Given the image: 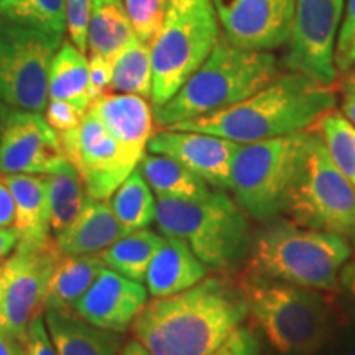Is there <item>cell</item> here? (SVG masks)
Wrapping results in <instances>:
<instances>
[{
  "mask_svg": "<svg viewBox=\"0 0 355 355\" xmlns=\"http://www.w3.org/2000/svg\"><path fill=\"white\" fill-rule=\"evenodd\" d=\"M247 316L237 279L211 275L183 293L146 301L130 329L150 355H211Z\"/></svg>",
  "mask_w": 355,
  "mask_h": 355,
  "instance_id": "1",
  "label": "cell"
},
{
  "mask_svg": "<svg viewBox=\"0 0 355 355\" xmlns=\"http://www.w3.org/2000/svg\"><path fill=\"white\" fill-rule=\"evenodd\" d=\"M336 102L334 89L290 71L232 107L166 128L252 144L308 130L336 107Z\"/></svg>",
  "mask_w": 355,
  "mask_h": 355,
  "instance_id": "2",
  "label": "cell"
},
{
  "mask_svg": "<svg viewBox=\"0 0 355 355\" xmlns=\"http://www.w3.org/2000/svg\"><path fill=\"white\" fill-rule=\"evenodd\" d=\"M277 76V58L272 53L243 50L220 37L180 91L163 105L153 107V122L166 128L229 109Z\"/></svg>",
  "mask_w": 355,
  "mask_h": 355,
  "instance_id": "3",
  "label": "cell"
},
{
  "mask_svg": "<svg viewBox=\"0 0 355 355\" xmlns=\"http://www.w3.org/2000/svg\"><path fill=\"white\" fill-rule=\"evenodd\" d=\"M252 321L278 355H316L331 329V309L313 288L247 268L237 278Z\"/></svg>",
  "mask_w": 355,
  "mask_h": 355,
  "instance_id": "4",
  "label": "cell"
},
{
  "mask_svg": "<svg viewBox=\"0 0 355 355\" xmlns=\"http://www.w3.org/2000/svg\"><path fill=\"white\" fill-rule=\"evenodd\" d=\"M155 222L159 234L184 242L214 270H234L250 254L247 214L222 191L199 199L158 198Z\"/></svg>",
  "mask_w": 355,
  "mask_h": 355,
  "instance_id": "5",
  "label": "cell"
},
{
  "mask_svg": "<svg viewBox=\"0 0 355 355\" xmlns=\"http://www.w3.org/2000/svg\"><path fill=\"white\" fill-rule=\"evenodd\" d=\"M250 254V268L257 273L329 291L337 288L339 272L352 257V247L344 235L272 219L257 230Z\"/></svg>",
  "mask_w": 355,
  "mask_h": 355,
  "instance_id": "6",
  "label": "cell"
},
{
  "mask_svg": "<svg viewBox=\"0 0 355 355\" xmlns=\"http://www.w3.org/2000/svg\"><path fill=\"white\" fill-rule=\"evenodd\" d=\"M309 132L239 144L230 165V191L237 206L257 220L285 214L288 198L303 165Z\"/></svg>",
  "mask_w": 355,
  "mask_h": 355,
  "instance_id": "7",
  "label": "cell"
},
{
  "mask_svg": "<svg viewBox=\"0 0 355 355\" xmlns=\"http://www.w3.org/2000/svg\"><path fill=\"white\" fill-rule=\"evenodd\" d=\"M220 40L211 0H166L152 48V105L159 107L180 91Z\"/></svg>",
  "mask_w": 355,
  "mask_h": 355,
  "instance_id": "8",
  "label": "cell"
},
{
  "mask_svg": "<svg viewBox=\"0 0 355 355\" xmlns=\"http://www.w3.org/2000/svg\"><path fill=\"white\" fill-rule=\"evenodd\" d=\"M285 214L303 227L355 241V189L336 166L318 132L311 130L308 152L291 188Z\"/></svg>",
  "mask_w": 355,
  "mask_h": 355,
  "instance_id": "9",
  "label": "cell"
},
{
  "mask_svg": "<svg viewBox=\"0 0 355 355\" xmlns=\"http://www.w3.org/2000/svg\"><path fill=\"white\" fill-rule=\"evenodd\" d=\"M61 37L0 19V101L17 110L43 112Z\"/></svg>",
  "mask_w": 355,
  "mask_h": 355,
  "instance_id": "10",
  "label": "cell"
},
{
  "mask_svg": "<svg viewBox=\"0 0 355 355\" xmlns=\"http://www.w3.org/2000/svg\"><path fill=\"white\" fill-rule=\"evenodd\" d=\"M63 254L55 239L44 243H17L0 265L3 313L0 326L25 345L33 319L43 313L44 295L53 270Z\"/></svg>",
  "mask_w": 355,
  "mask_h": 355,
  "instance_id": "11",
  "label": "cell"
},
{
  "mask_svg": "<svg viewBox=\"0 0 355 355\" xmlns=\"http://www.w3.org/2000/svg\"><path fill=\"white\" fill-rule=\"evenodd\" d=\"M345 0H296L295 20L285 55L286 69L321 86L337 81L334 53Z\"/></svg>",
  "mask_w": 355,
  "mask_h": 355,
  "instance_id": "12",
  "label": "cell"
},
{
  "mask_svg": "<svg viewBox=\"0 0 355 355\" xmlns=\"http://www.w3.org/2000/svg\"><path fill=\"white\" fill-rule=\"evenodd\" d=\"M60 139L87 196L94 199L105 201L112 196L140 162L105 130L91 110H86L78 127L60 133Z\"/></svg>",
  "mask_w": 355,
  "mask_h": 355,
  "instance_id": "13",
  "label": "cell"
},
{
  "mask_svg": "<svg viewBox=\"0 0 355 355\" xmlns=\"http://www.w3.org/2000/svg\"><path fill=\"white\" fill-rule=\"evenodd\" d=\"M69 165L60 133L40 112L12 109L0 139V175H53Z\"/></svg>",
  "mask_w": 355,
  "mask_h": 355,
  "instance_id": "14",
  "label": "cell"
},
{
  "mask_svg": "<svg viewBox=\"0 0 355 355\" xmlns=\"http://www.w3.org/2000/svg\"><path fill=\"white\" fill-rule=\"evenodd\" d=\"M220 32L235 46L272 51L291 37L296 0H211Z\"/></svg>",
  "mask_w": 355,
  "mask_h": 355,
  "instance_id": "15",
  "label": "cell"
},
{
  "mask_svg": "<svg viewBox=\"0 0 355 355\" xmlns=\"http://www.w3.org/2000/svg\"><path fill=\"white\" fill-rule=\"evenodd\" d=\"M237 141L201 132L162 128L150 137L146 150L170 157L219 191L230 189V165Z\"/></svg>",
  "mask_w": 355,
  "mask_h": 355,
  "instance_id": "16",
  "label": "cell"
},
{
  "mask_svg": "<svg viewBox=\"0 0 355 355\" xmlns=\"http://www.w3.org/2000/svg\"><path fill=\"white\" fill-rule=\"evenodd\" d=\"M148 291L123 275L105 268L73 309L92 326L112 332H125L139 316Z\"/></svg>",
  "mask_w": 355,
  "mask_h": 355,
  "instance_id": "17",
  "label": "cell"
},
{
  "mask_svg": "<svg viewBox=\"0 0 355 355\" xmlns=\"http://www.w3.org/2000/svg\"><path fill=\"white\" fill-rule=\"evenodd\" d=\"M110 135L127 152L137 158L144 157L150 137L153 135V109L145 97L135 94L107 92L89 105Z\"/></svg>",
  "mask_w": 355,
  "mask_h": 355,
  "instance_id": "18",
  "label": "cell"
},
{
  "mask_svg": "<svg viewBox=\"0 0 355 355\" xmlns=\"http://www.w3.org/2000/svg\"><path fill=\"white\" fill-rule=\"evenodd\" d=\"M209 275V266L198 259L184 242L163 235L145 275L146 291L152 298L183 293Z\"/></svg>",
  "mask_w": 355,
  "mask_h": 355,
  "instance_id": "19",
  "label": "cell"
},
{
  "mask_svg": "<svg viewBox=\"0 0 355 355\" xmlns=\"http://www.w3.org/2000/svg\"><path fill=\"white\" fill-rule=\"evenodd\" d=\"M123 235L127 230L114 214L109 199L87 196L73 224L55 241L63 255H99Z\"/></svg>",
  "mask_w": 355,
  "mask_h": 355,
  "instance_id": "20",
  "label": "cell"
},
{
  "mask_svg": "<svg viewBox=\"0 0 355 355\" xmlns=\"http://www.w3.org/2000/svg\"><path fill=\"white\" fill-rule=\"evenodd\" d=\"M43 314L58 355H119L125 344L122 332L92 326L73 308L46 309Z\"/></svg>",
  "mask_w": 355,
  "mask_h": 355,
  "instance_id": "21",
  "label": "cell"
},
{
  "mask_svg": "<svg viewBox=\"0 0 355 355\" xmlns=\"http://www.w3.org/2000/svg\"><path fill=\"white\" fill-rule=\"evenodd\" d=\"M15 202V224L20 242L51 241L48 180L44 175H2Z\"/></svg>",
  "mask_w": 355,
  "mask_h": 355,
  "instance_id": "22",
  "label": "cell"
},
{
  "mask_svg": "<svg viewBox=\"0 0 355 355\" xmlns=\"http://www.w3.org/2000/svg\"><path fill=\"white\" fill-rule=\"evenodd\" d=\"M105 268L99 255L61 257L48 283L43 313L46 309L73 308Z\"/></svg>",
  "mask_w": 355,
  "mask_h": 355,
  "instance_id": "23",
  "label": "cell"
},
{
  "mask_svg": "<svg viewBox=\"0 0 355 355\" xmlns=\"http://www.w3.org/2000/svg\"><path fill=\"white\" fill-rule=\"evenodd\" d=\"M48 99L68 101L83 110L91 105L89 60L73 43H61L53 56L48 74Z\"/></svg>",
  "mask_w": 355,
  "mask_h": 355,
  "instance_id": "24",
  "label": "cell"
},
{
  "mask_svg": "<svg viewBox=\"0 0 355 355\" xmlns=\"http://www.w3.org/2000/svg\"><path fill=\"white\" fill-rule=\"evenodd\" d=\"M137 168L157 198L199 199L211 193L202 178L165 155L145 153Z\"/></svg>",
  "mask_w": 355,
  "mask_h": 355,
  "instance_id": "25",
  "label": "cell"
},
{
  "mask_svg": "<svg viewBox=\"0 0 355 355\" xmlns=\"http://www.w3.org/2000/svg\"><path fill=\"white\" fill-rule=\"evenodd\" d=\"M135 37L123 0H92L87 25V48L114 63L115 56Z\"/></svg>",
  "mask_w": 355,
  "mask_h": 355,
  "instance_id": "26",
  "label": "cell"
},
{
  "mask_svg": "<svg viewBox=\"0 0 355 355\" xmlns=\"http://www.w3.org/2000/svg\"><path fill=\"white\" fill-rule=\"evenodd\" d=\"M162 242L163 235L153 230H133L102 250L99 257L107 268L135 282H144L150 261Z\"/></svg>",
  "mask_w": 355,
  "mask_h": 355,
  "instance_id": "27",
  "label": "cell"
},
{
  "mask_svg": "<svg viewBox=\"0 0 355 355\" xmlns=\"http://www.w3.org/2000/svg\"><path fill=\"white\" fill-rule=\"evenodd\" d=\"M152 48L148 42H144L135 35L115 56L110 92L135 94L146 99L152 97Z\"/></svg>",
  "mask_w": 355,
  "mask_h": 355,
  "instance_id": "28",
  "label": "cell"
},
{
  "mask_svg": "<svg viewBox=\"0 0 355 355\" xmlns=\"http://www.w3.org/2000/svg\"><path fill=\"white\" fill-rule=\"evenodd\" d=\"M109 202L127 234L133 230L148 229L155 220L157 201L153 198L152 188L141 176L139 168H135L125 178V181L114 191Z\"/></svg>",
  "mask_w": 355,
  "mask_h": 355,
  "instance_id": "29",
  "label": "cell"
},
{
  "mask_svg": "<svg viewBox=\"0 0 355 355\" xmlns=\"http://www.w3.org/2000/svg\"><path fill=\"white\" fill-rule=\"evenodd\" d=\"M48 202H50V227L51 232L60 235L73 224L84 202L87 193L84 183L74 166L66 165L63 170L46 176Z\"/></svg>",
  "mask_w": 355,
  "mask_h": 355,
  "instance_id": "30",
  "label": "cell"
},
{
  "mask_svg": "<svg viewBox=\"0 0 355 355\" xmlns=\"http://www.w3.org/2000/svg\"><path fill=\"white\" fill-rule=\"evenodd\" d=\"M0 19L56 35L68 30L66 0H0Z\"/></svg>",
  "mask_w": 355,
  "mask_h": 355,
  "instance_id": "31",
  "label": "cell"
},
{
  "mask_svg": "<svg viewBox=\"0 0 355 355\" xmlns=\"http://www.w3.org/2000/svg\"><path fill=\"white\" fill-rule=\"evenodd\" d=\"M316 123L318 133L326 144L336 166L355 189V127L344 114L336 112L334 109L324 114Z\"/></svg>",
  "mask_w": 355,
  "mask_h": 355,
  "instance_id": "32",
  "label": "cell"
},
{
  "mask_svg": "<svg viewBox=\"0 0 355 355\" xmlns=\"http://www.w3.org/2000/svg\"><path fill=\"white\" fill-rule=\"evenodd\" d=\"M123 3L137 37L152 43L162 26L166 0H123Z\"/></svg>",
  "mask_w": 355,
  "mask_h": 355,
  "instance_id": "33",
  "label": "cell"
},
{
  "mask_svg": "<svg viewBox=\"0 0 355 355\" xmlns=\"http://www.w3.org/2000/svg\"><path fill=\"white\" fill-rule=\"evenodd\" d=\"M334 64L337 73H350L355 66V0H345L343 24L336 42Z\"/></svg>",
  "mask_w": 355,
  "mask_h": 355,
  "instance_id": "34",
  "label": "cell"
},
{
  "mask_svg": "<svg viewBox=\"0 0 355 355\" xmlns=\"http://www.w3.org/2000/svg\"><path fill=\"white\" fill-rule=\"evenodd\" d=\"M91 10L92 0H66V26L71 43L83 53L87 50V25Z\"/></svg>",
  "mask_w": 355,
  "mask_h": 355,
  "instance_id": "35",
  "label": "cell"
},
{
  "mask_svg": "<svg viewBox=\"0 0 355 355\" xmlns=\"http://www.w3.org/2000/svg\"><path fill=\"white\" fill-rule=\"evenodd\" d=\"M211 355H261V345L250 327L237 326Z\"/></svg>",
  "mask_w": 355,
  "mask_h": 355,
  "instance_id": "36",
  "label": "cell"
},
{
  "mask_svg": "<svg viewBox=\"0 0 355 355\" xmlns=\"http://www.w3.org/2000/svg\"><path fill=\"white\" fill-rule=\"evenodd\" d=\"M86 110L76 107L68 101L50 99L44 107V121L55 128L58 133L73 130L83 121Z\"/></svg>",
  "mask_w": 355,
  "mask_h": 355,
  "instance_id": "37",
  "label": "cell"
},
{
  "mask_svg": "<svg viewBox=\"0 0 355 355\" xmlns=\"http://www.w3.org/2000/svg\"><path fill=\"white\" fill-rule=\"evenodd\" d=\"M25 355H58V350L53 344L50 332H48L44 314L33 319L30 324L28 334L25 339Z\"/></svg>",
  "mask_w": 355,
  "mask_h": 355,
  "instance_id": "38",
  "label": "cell"
},
{
  "mask_svg": "<svg viewBox=\"0 0 355 355\" xmlns=\"http://www.w3.org/2000/svg\"><path fill=\"white\" fill-rule=\"evenodd\" d=\"M112 61L101 55L89 58V81H91V101L110 92L112 84ZM91 102V104H92Z\"/></svg>",
  "mask_w": 355,
  "mask_h": 355,
  "instance_id": "39",
  "label": "cell"
},
{
  "mask_svg": "<svg viewBox=\"0 0 355 355\" xmlns=\"http://www.w3.org/2000/svg\"><path fill=\"white\" fill-rule=\"evenodd\" d=\"M13 224H15V202L10 191L0 178V230L13 229Z\"/></svg>",
  "mask_w": 355,
  "mask_h": 355,
  "instance_id": "40",
  "label": "cell"
},
{
  "mask_svg": "<svg viewBox=\"0 0 355 355\" xmlns=\"http://www.w3.org/2000/svg\"><path fill=\"white\" fill-rule=\"evenodd\" d=\"M337 285L345 293V296L355 304V259L347 260L339 272Z\"/></svg>",
  "mask_w": 355,
  "mask_h": 355,
  "instance_id": "41",
  "label": "cell"
},
{
  "mask_svg": "<svg viewBox=\"0 0 355 355\" xmlns=\"http://www.w3.org/2000/svg\"><path fill=\"white\" fill-rule=\"evenodd\" d=\"M0 355H25L24 344L2 326H0Z\"/></svg>",
  "mask_w": 355,
  "mask_h": 355,
  "instance_id": "42",
  "label": "cell"
},
{
  "mask_svg": "<svg viewBox=\"0 0 355 355\" xmlns=\"http://www.w3.org/2000/svg\"><path fill=\"white\" fill-rule=\"evenodd\" d=\"M17 243H19V234L15 229L0 230V261L15 250Z\"/></svg>",
  "mask_w": 355,
  "mask_h": 355,
  "instance_id": "43",
  "label": "cell"
},
{
  "mask_svg": "<svg viewBox=\"0 0 355 355\" xmlns=\"http://www.w3.org/2000/svg\"><path fill=\"white\" fill-rule=\"evenodd\" d=\"M336 355H355V326L344 331V334L340 336Z\"/></svg>",
  "mask_w": 355,
  "mask_h": 355,
  "instance_id": "44",
  "label": "cell"
},
{
  "mask_svg": "<svg viewBox=\"0 0 355 355\" xmlns=\"http://www.w3.org/2000/svg\"><path fill=\"white\" fill-rule=\"evenodd\" d=\"M343 112L345 119L355 127V84H347L343 102Z\"/></svg>",
  "mask_w": 355,
  "mask_h": 355,
  "instance_id": "45",
  "label": "cell"
},
{
  "mask_svg": "<svg viewBox=\"0 0 355 355\" xmlns=\"http://www.w3.org/2000/svg\"><path fill=\"white\" fill-rule=\"evenodd\" d=\"M119 355H150V354H148V350H146L144 345L139 343V340L132 339V340H127V343L123 344V347Z\"/></svg>",
  "mask_w": 355,
  "mask_h": 355,
  "instance_id": "46",
  "label": "cell"
},
{
  "mask_svg": "<svg viewBox=\"0 0 355 355\" xmlns=\"http://www.w3.org/2000/svg\"><path fill=\"white\" fill-rule=\"evenodd\" d=\"M8 114H10V107H8L6 102L0 101V139H2L3 127H6V122H7Z\"/></svg>",
  "mask_w": 355,
  "mask_h": 355,
  "instance_id": "47",
  "label": "cell"
},
{
  "mask_svg": "<svg viewBox=\"0 0 355 355\" xmlns=\"http://www.w3.org/2000/svg\"><path fill=\"white\" fill-rule=\"evenodd\" d=\"M2 313H3V300H2V288H0V321H2Z\"/></svg>",
  "mask_w": 355,
  "mask_h": 355,
  "instance_id": "48",
  "label": "cell"
},
{
  "mask_svg": "<svg viewBox=\"0 0 355 355\" xmlns=\"http://www.w3.org/2000/svg\"><path fill=\"white\" fill-rule=\"evenodd\" d=\"M347 84H355V66H354L352 73H350V76L347 79Z\"/></svg>",
  "mask_w": 355,
  "mask_h": 355,
  "instance_id": "49",
  "label": "cell"
},
{
  "mask_svg": "<svg viewBox=\"0 0 355 355\" xmlns=\"http://www.w3.org/2000/svg\"><path fill=\"white\" fill-rule=\"evenodd\" d=\"M0 265H2V263H0Z\"/></svg>",
  "mask_w": 355,
  "mask_h": 355,
  "instance_id": "50",
  "label": "cell"
}]
</instances>
